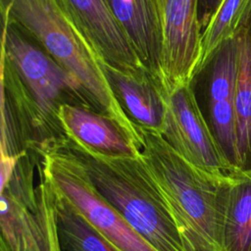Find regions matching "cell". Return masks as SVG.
<instances>
[{
    "instance_id": "cell-12",
    "label": "cell",
    "mask_w": 251,
    "mask_h": 251,
    "mask_svg": "<svg viewBox=\"0 0 251 251\" xmlns=\"http://www.w3.org/2000/svg\"><path fill=\"white\" fill-rule=\"evenodd\" d=\"M238 44V74L235 118L238 169L237 177L251 178V12L235 34Z\"/></svg>"
},
{
    "instance_id": "cell-2",
    "label": "cell",
    "mask_w": 251,
    "mask_h": 251,
    "mask_svg": "<svg viewBox=\"0 0 251 251\" xmlns=\"http://www.w3.org/2000/svg\"><path fill=\"white\" fill-rule=\"evenodd\" d=\"M141 156L160 186L185 251H222L233 178L207 174L159 134L138 128Z\"/></svg>"
},
{
    "instance_id": "cell-17",
    "label": "cell",
    "mask_w": 251,
    "mask_h": 251,
    "mask_svg": "<svg viewBox=\"0 0 251 251\" xmlns=\"http://www.w3.org/2000/svg\"><path fill=\"white\" fill-rule=\"evenodd\" d=\"M35 188L37 209L34 212L27 251H60L54 216L53 186L40 175V183Z\"/></svg>"
},
{
    "instance_id": "cell-15",
    "label": "cell",
    "mask_w": 251,
    "mask_h": 251,
    "mask_svg": "<svg viewBox=\"0 0 251 251\" xmlns=\"http://www.w3.org/2000/svg\"><path fill=\"white\" fill-rule=\"evenodd\" d=\"M222 251H251V178H233Z\"/></svg>"
},
{
    "instance_id": "cell-8",
    "label": "cell",
    "mask_w": 251,
    "mask_h": 251,
    "mask_svg": "<svg viewBox=\"0 0 251 251\" xmlns=\"http://www.w3.org/2000/svg\"><path fill=\"white\" fill-rule=\"evenodd\" d=\"M63 1L103 63L126 72H147L108 0Z\"/></svg>"
},
{
    "instance_id": "cell-11",
    "label": "cell",
    "mask_w": 251,
    "mask_h": 251,
    "mask_svg": "<svg viewBox=\"0 0 251 251\" xmlns=\"http://www.w3.org/2000/svg\"><path fill=\"white\" fill-rule=\"evenodd\" d=\"M107 78L123 110L137 128L163 134L167 94L147 72H126L103 63Z\"/></svg>"
},
{
    "instance_id": "cell-7",
    "label": "cell",
    "mask_w": 251,
    "mask_h": 251,
    "mask_svg": "<svg viewBox=\"0 0 251 251\" xmlns=\"http://www.w3.org/2000/svg\"><path fill=\"white\" fill-rule=\"evenodd\" d=\"M199 0H165L163 9V81L169 95L197 76L202 28Z\"/></svg>"
},
{
    "instance_id": "cell-18",
    "label": "cell",
    "mask_w": 251,
    "mask_h": 251,
    "mask_svg": "<svg viewBox=\"0 0 251 251\" xmlns=\"http://www.w3.org/2000/svg\"><path fill=\"white\" fill-rule=\"evenodd\" d=\"M221 0H199V21L202 31L210 21L212 15L219 6Z\"/></svg>"
},
{
    "instance_id": "cell-3",
    "label": "cell",
    "mask_w": 251,
    "mask_h": 251,
    "mask_svg": "<svg viewBox=\"0 0 251 251\" xmlns=\"http://www.w3.org/2000/svg\"><path fill=\"white\" fill-rule=\"evenodd\" d=\"M0 8L2 23L15 26L71 73L95 110L116 121L140 146L138 128L115 96L101 57L63 0H0Z\"/></svg>"
},
{
    "instance_id": "cell-10",
    "label": "cell",
    "mask_w": 251,
    "mask_h": 251,
    "mask_svg": "<svg viewBox=\"0 0 251 251\" xmlns=\"http://www.w3.org/2000/svg\"><path fill=\"white\" fill-rule=\"evenodd\" d=\"M108 3L143 67L164 89L163 13L159 4L156 0H108Z\"/></svg>"
},
{
    "instance_id": "cell-20",
    "label": "cell",
    "mask_w": 251,
    "mask_h": 251,
    "mask_svg": "<svg viewBox=\"0 0 251 251\" xmlns=\"http://www.w3.org/2000/svg\"><path fill=\"white\" fill-rule=\"evenodd\" d=\"M1 251H8V250L5 248V246H4V245H2V244H1Z\"/></svg>"
},
{
    "instance_id": "cell-1",
    "label": "cell",
    "mask_w": 251,
    "mask_h": 251,
    "mask_svg": "<svg viewBox=\"0 0 251 251\" xmlns=\"http://www.w3.org/2000/svg\"><path fill=\"white\" fill-rule=\"evenodd\" d=\"M2 24L1 149L41 158L68 138L59 118L63 105L95 108L71 73L15 26Z\"/></svg>"
},
{
    "instance_id": "cell-13",
    "label": "cell",
    "mask_w": 251,
    "mask_h": 251,
    "mask_svg": "<svg viewBox=\"0 0 251 251\" xmlns=\"http://www.w3.org/2000/svg\"><path fill=\"white\" fill-rule=\"evenodd\" d=\"M53 190L55 225L60 251H121L54 186Z\"/></svg>"
},
{
    "instance_id": "cell-19",
    "label": "cell",
    "mask_w": 251,
    "mask_h": 251,
    "mask_svg": "<svg viewBox=\"0 0 251 251\" xmlns=\"http://www.w3.org/2000/svg\"><path fill=\"white\" fill-rule=\"evenodd\" d=\"M157 3L159 4L161 10H162V13H163V9H164V4H165V0H156Z\"/></svg>"
},
{
    "instance_id": "cell-5",
    "label": "cell",
    "mask_w": 251,
    "mask_h": 251,
    "mask_svg": "<svg viewBox=\"0 0 251 251\" xmlns=\"http://www.w3.org/2000/svg\"><path fill=\"white\" fill-rule=\"evenodd\" d=\"M37 170L121 251H157L95 191L81 168L60 147L44 153Z\"/></svg>"
},
{
    "instance_id": "cell-16",
    "label": "cell",
    "mask_w": 251,
    "mask_h": 251,
    "mask_svg": "<svg viewBox=\"0 0 251 251\" xmlns=\"http://www.w3.org/2000/svg\"><path fill=\"white\" fill-rule=\"evenodd\" d=\"M0 196L1 244L8 251H27L36 210L6 191H1Z\"/></svg>"
},
{
    "instance_id": "cell-9",
    "label": "cell",
    "mask_w": 251,
    "mask_h": 251,
    "mask_svg": "<svg viewBox=\"0 0 251 251\" xmlns=\"http://www.w3.org/2000/svg\"><path fill=\"white\" fill-rule=\"evenodd\" d=\"M59 118L69 139L105 158H137L139 144L116 121L93 109L63 105Z\"/></svg>"
},
{
    "instance_id": "cell-4",
    "label": "cell",
    "mask_w": 251,
    "mask_h": 251,
    "mask_svg": "<svg viewBox=\"0 0 251 251\" xmlns=\"http://www.w3.org/2000/svg\"><path fill=\"white\" fill-rule=\"evenodd\" d=\"M81 168L95 191L157 251H185L168 202L144 162L94 155L67 138L57 145Z\"/></svg>"
},
{
    "instance_id": "cell-6",
    "label": "cell",
    "mask_w": 251,
    "mask_h": 251,
    "mask_svg": "<svg viewBox=\"0 0 251 251\" xmlns=\"http://www.w3.org/2000/svg\"><path fill=\"white\" fill-rule=\"evenodd\" d=\"M162 136L183 159L199 170L232 178L191 84L167 96V118Z\"/></svg>"
},
{
    "instance_id": "cell-14",
    "label": "cell",
    "mask_w": 251,
    "mask_h": 251,
    "mask_svg": "<svg viewBox=\"0 0 251 251\" xmlns=\"http://www.w3.org/2000/svg\"><path fill=\"white\" fill-rule=\"evenodd\" d=\"M250 12L251 0H221L202 31L197 75L206 68L218 48L235 36Z\"/></svg>"
}]
</instances>
